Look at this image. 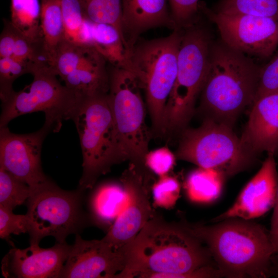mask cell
<instances>
[{"label": "cell", "instance_id": "cell-31", "mask_svg": "<svg viewBox=\"0 0 278 278\" xmlns=\"http://www.w3.org/2000/svg\"><path fill=\"white\" fill-rule=\"evenodd\" d=\"M168 1L174 29H183L199 20V0Z\"/></svg>", "mask_w": 278, "mask_h": 278}, {"label": "cell", "instance_id": "cell-32", "mask_svg": "<svg viewBox=\"0 0 278 278\" xmlns=\"http://www.w3.org/2000/svg\"><path fill=\"white\" fill-rule=\"evenodd\" d=\"M180 186L178 181L167 175L160 177L152 186L154 202L160 206H173L179 196Z\"/></svg>", "mask_w": 278, "mask_h": 278}, {"label": "cell", "instance_id": "cell-33", "mask_svg": "<svg viewBox=\"0 0 278 278\" xmlns=\"http://www.w3.org/2000/svg\"><path fill=\"white\" fill-rule=\"evenodd\" d=\"M29 228V221L26 214H15L13 210L0 206L1 239L9 241L11 234L20 235L28 233Z\"/></svg>", "mask_w": 278, "mask_h": 278}, {"label": "cell", "instance_id": "cell-5", "mask_svg": "<svg viewBox=\"0 0 278 278\" xmlns=\"http://www.w3.org/2000/svg\"><path fill=\"white\" fill-rule=\"evenodd\" d=\"M79 135L83 162L79 188L92 189L112 166L129 160L118 136L108 94L84 98L72 119Z\"/></svg>", "mask_w": 278, "mask_h": 278}, {"label": "cell", "instance_id": "cell-3", "mask_svg": "<svg viewBox=\"0 0 278 278\" xmlns=\"http://www.w3.org/2000/svg\"><path fill=\"white\" fill-rule=\"evenodd\" d=\"M261 67L221 40L213 42L200 108L208 118L232 126L237 116L253 105Z\"/></svg>", "mask_w": 278, "mask_h": 278}, {"label": "cell", "instance_id": "cell-29", "mask_svg": "<svg viewBox=\"0 0 278 278\" xmlns=\"http://www.w3.org/2000/svg\"><path fill=\"white\" fill-rule=\"evenodd\" d=\"M32 192L28 184L0 168V206L13 210L27 201Z\"/></svg>", "mask_w": 278, "mask_h": 278}, {"label": "cell", "instance_id": "cell-28", "mask_svg": "<svg viewBox=\"0 0 278 278\" xmlns=\"http://www.w3.org/2000/svg\"><path fill=\"white\" fill-rule=\"evenodd\" d=\"M213 10L269 18L278 21V0H219Z\"/></svg>", "mask_w": 278, "mask_h": 278}, {"label": "cell", "instance_id": "cell-14", "mask_svg": "<svg viewBox=\"0 0 278 278\" xmlns=\"http://www.w3.org/2000/svg\"><path fill=\"white\" fill-rule=\"evenodd\" d=\"M59 277H116L124 268L122 248L115 249L103 238L83 239L78 233Z\"/></svg>", "mask_w": 278, "mask_h": 278}, {"label": "cell", "instance_id": "cell-26", "mask_svg": "<svg viewBox=\"0 0 278 278\" xmlns=\"http://www.w3.org/2000/svg\"><path fill=\"white\" fill-rule=\"evenodd\" d=\"M87 20L115 27L129 47L122 26L121 0H80Z\"/></svg>", "mask_w": 278, "mask_h": 278}, {"label": "cell", "instance_id": "cell-21", "mask_svg": "<svg viewBox=\"0 0 278 278\" xmlns=\"http://www.w3.org/2000/svg\"><path fill=\"white\" fill-rule=\"evenodd\" d=\"M88 29L90 44L113 66L124 68L129 49L118 30L110 25L89 20Z\"/></svg>", "mask_w": 278, "mask_h": 278}, {"label": "cell", "instance_id": "cell-18", "mask_svg": "<svg viewBox=\"0 0 278 278\" xmlns=\"http://www.w3.org/2000/svg\"><path fill=\"white\" fill-rule=\"evenodd\" d=\"M167 0H121L122 26L129 51L141 34L158 27L174 29Z\"/></svg>", "mask_w": 278, "mask_h": 278}, {"label": "cell", "instance_id": "cell-1", "mask_svg": "<svg viewBox=\"0 0 278 278\" xmlns=\"http://www.w3.org/2000/svg\"><path fill=\"white\" fill-rule=\"evenodd\" d=\"M124 269L116 277H219L211 253L182 223L153 216L122 248Z\"/></svg>", "mask_w": 278, "mask_h": 278}, {"label": "cell", "instance_id": "cell-35", "mask_svg": "<svg viewBox=\"0 0 278 278\" xmlns=\"http://www.w3.org/2000/svg\"><path fill=\"white\" fill-rule=\"evenodd\" d=\"M277 91H278V52L265 65L261 67L254 101L262 96Z\"/></svg>", "mask_w": 278, "mask_h": 278}, {"label": "cell", "instance_id": "cell-30", "mask_svg": "<svg viewBox=\"0 0 278 278\" xmlns=\"http://www.w3.org/2000/svg\"><path fill=\"white\" fill-rule=\"evenodd\" d=\"M33 69L29 64L13 58H0V98L2 103L6 102L15 92L14 81L21 76L30 73Z\"/></svg>", "mask_w": 278, "mask_h": 278}, {"label": "cell", "instance_id": "cell-4", "mask_svg": "<svg viewBox=\"0 0 278 278\" xmlns=\"http://www.w3.org/2000/svg\"><path fill=\"white\" fill-rule=\"evenodd\" d=\"M182 29L168 36L137 41L128 54L124 68L130 72L145 92L152 134H166L165 109L177 74Z\"/></svg>", "mask_w": 278, "mask_h": 278}, {"label": "cell", "instance_id": "cell-2", "mask_svg": "<svg viewBox=\"0 0 278 278\" xmlns=\"http://www.w3.org/2000/svg\"><path fill=\"white\" fill-rule=\"evenodd\" d=\"M182 223L205 244L222 277L271 276L275 250L269 231L262 225L238 218L208 225Z\"/></svg>", "mask_w": 278, "mask_h": 278}, {"label": "cell", "instance_id": "cell-15", "mask_svg": "<svg viewBox=\"0 0 278 278\" xmlns=\"http://www.w3.org/2000/svg\"><path fill=\"white\" fill-rule=\"evenodd\" d=\"M71 248L66 242H56L48 248L39 244L13 248L2 260V274L6 278H59Z\"/></svg>", "mask_w": 278, "mask_h": 278}, {"label": "cell", "instance_id": "cell-23", "mask_svg": "<svg viewBox=\"0 0 278 278\" xmlns=\"http://www.w3.org/2000/svg\"><path fill=\"white\" fill-rule=\"evenodd\" d=\"M40 26L44 49L51 66L56 50L65 39L60 0H41Z\"/></svg>", "mask_w": 278, "mask_h": 278}, {"label": "cell", "instance_id": "cell-6", "mask_svg": "<svg viewBox=\"0 0 278 278\" xmlns=\"http://www.w3.org/2000/svg\"><path fill=\"white\" fill-rule=\"evenodd\" d=\"M182 29L177 77L165 109L166 134L185 128L195 111L210 64L213 43L210 31L199 20Z\"/></svg>", "mask_w": 278, "mask_h": 278}, {"label": "cell", "instance_id": "cell-22", "mask_svg": "<svg viewBox=\"0 0 278 278\" xmlns=\"http://www.w3.org/2000/svg\"><path fill=\"white\" fill-rule=\"evenodd\" d=\"M106 64L104 61L76 70L63 80L64 84L82 98L107 94L110 76Z\"/></svg>", "mask_w": 278, "mask_h": 278}, {"label": "cell", "instance_id": "cell-10", "mask_svg": "<svg viewBox=\"0 0 278 278\" xmlns=\"http://www.w3.org/2000/svg\"><path fill=\"white\" fill-rule=\"evenodd\" d=\"M109 76L108 99L118 136L130 164L146 168L152 132L146 123L142 89L134 75L124 68L113 66Z\"/></svg>", "mask_w": 278, "mask_h": 278}, {"label": "cell", "instance_id": "cell-27", "mask_svg": "<svg viewBox=\"0 0 278 278\" xmlns=\"http://www.w3.org/2000/svg\"><path fill=\"white\" fill-rule=\"evenodd\" d=\"M65 39L80 45H90L88 20L80 0H60Z\"/></svg>", "mask_w": 278, "mask_h": 278}, {"label": "cell", "instance_id": "cell-39", "mask_svg": "<svg viewBox=\"0 0 278 278\" xmlns=\"http://www.w3.org/2000/svg\"><path fill=\"white\" fill-rule=\"evenodd\" d=\"M273 245L274 246V248L275 250V254L276 253L278 254V236L273 242Z\"/></svg>", "mask_w": 278, "mask_h": 278}, {"label": "cell", "instance_id": "cell-16", "mask_svg": "<svg viewBox=\"0 0 278 278\" xmlns=\"http://www.w3.org/2000/svg\"><path fill=\"white\" fill-rule=\"evenodd\" d=\"M278 184L276 164L273 155H268L260 169L241 190L234 204L215 218L218 222L238 218L259 217L273 207Z\"/></svg>", "mask_w": 278, "mask_h": 278}, {"label": "cell", "instance_id": "cell-9", "mask_svg": "<svg viewBox=\"0 0 278 278\" xmlns=\"http://www.w3.org/2000/svg\"><path fill=\"white\" fill-rule=\"evenodd\" d=\"M32 82L2 105L0 128L12 119L36 112L45 114L44 124L50 132L60 131L64 120L73 119L82 98L62 84L50 67H43L33 73Z\"/></svg>", "mask_w": 278, "mask_h": 278}, {"label": "cell", "instance_id": "cell-12", "mask_svg": "<svg viewBox=\"0 0 278 278\" xmlns=\"http://www.w3.org/2000/svg\"><path fill=\"white\" fill-rule=\"evenodd\" d=\"M147 173V169L130 164L123 175L121 183L126 194V206L103 238L116 250L131 242L153 216Z\"/></svg>", "mask_w": 278, "mask_h": 278}, {"label": "cell", "instance_id": "cell-7", "mask_svg": "<svg viewBox=\"0 0 278 278\" xmlns=\"http://www.w3.org/2000/svg\"><path fill=\"white\" fill-rule=\"evenodd\" d=\"M182 131L176 158L223 177L246 169L255 159L227 124L206 118L200 126Z\"/></svg>", "mask_w": 278, "mask_h": 278}, {"label": "cell", "instance_id": "cell-24", "mask_svg": "<svg viewBox=\"0 0 278 278\" xmlns=\"http://www.w3.org/2000/svg\"><path fill=\"white\" fill-rule=\"evenodd\" d=\"M41 10L39 0H11L10 22L27 39L36 43L42 42Z\"/></svg>", "mask_w": 278, "mask_h": 278}, {"label": "cell", "instance_id": "cell-8", "mask_svg": "<svg viewBox=\"0 0 278 278\" xmlns=\"http://www.w3.org/2000/svg\"><path fill=\"white\" fill-rule=\"evenodd\" d=\"M84 190H66L51 180L34 190L27 201L30 245L39 244L46 236L66 242L91 222L83 208Z\"/></svg>", "mask_w": 278, "mask_h": 278}, {"label": "cell", "instance_id": "cell-34", "mask_svg": "<svg viewBox=\"0 0 278 278\" xmlns=\"http://www.w3.org/2000/svg\"><path fill=\"white\" fill-rule=\"evenodd\" d=\"M176 157L167 148L162 147L148 151L145 158L148 169L159 177L167 175L173 167Z\"/></svg>", "mask_w": 278, "mask_h": 278}, {"label": "cell", "instance_id": "cell-20", "mask_svg": "<svg viewBox=\"0 0 278 278\" xmlns=\"http://www.w3.org/2000/svg\"><path fill=\"white\" fill-rule=\"evenodd\" d=\"M104 61L107 60L93 46L78 44L64 39L56 50L52 68L63 80L76 70Z\"/></svg>", "mask_w": 278, "mask_h": 278}, {"label": "cell", "instance_id": "cell-13", "mask_svg": "<svg viewBox=\"0 0 278 278\" xmlns=\"http://www.w3.org/2000/svg\"><path fill=\"white\" fill-rule=\"evenodd\" d=\"M50 132L45 126L28 134H15L7 127L0 128V168L36 190L50 180L44 174L41 161L43 141Z\"/></svg>", "mask_w": 278, "mask_h": 278}, {"label": "cell", "instance_id": "cell-17", "mask_svg": "<svg viewBox=\"0 0 278 278\" xmlns=\"http://www.w3.org/2000/svg\"><path fill=\"white\" fill-rule=\"evenodd\" d=\"M240 138L254 158L264 152L274 156L278 153V91L254 101Z\"/></svg>", "mask_w": 278, "mask_h": 278}, {"label": "cell", "instance_id": "cell-11", "mask_svg": "<svg viewBox=\"0 0 278 278\" xmlns=\"http://www.w3.org/2000/svg\"><path fill=\"white\" fill-rule=\"evenodd\" d=\"M200 10L218 28L221 41L249 57L267 59L278 46V21L244 14H225L200 2Z\"/></svg>", "mask_w": 278, "mask_h": 278}, {"label": "cell", "instance_id": "cell-40", "mask_svg": "<svg viewBox=\"0 0 278 278\" xmlns=\"http://www.w3.org/2000/svg\"><path fill=\"white\" fill-rule=\"evenodd\" d=\"M274 276H276V277H278V273L276 274Z\"/></svg>", "mask_w": 278, "mask_h": 278}, {"label": "cell", "instance_id": "cell-37", "mask_svg": "<svg viewBox=\"0 0 278 278\" xmlns=\"http://www.w3.org/2000/svg\"><path fill=\"white\" fill-rule=\"evenodd\" d=\"M273 211L271 217L270 236L272 243L278 236V184L275 197V200L273 206Z\"/></svg>", "mask_w": 278, "mask_h": 278}, {"label": "cell", "instance_id": "cell-25", "mask_svg": "<svg viewBox=\"0 0 278 278\" xmlns=\"http://www.w3.org/2000/svg\"><path fill=\"white\" fill-rule=\"evenodd\" d=\"M223 177L218 172L200 168L188 176L185 187L189 198L195 201L211 202L219 196Z\"/></svg>", "mask_w": 278, "mask_h": 278}, {"label": "cell", "instance_id": "cell-19", "mask_svg": "<svg viewBox=\"0 0 278 278\" xmlns=\"http://www.w3.org/2000/svg\"><path fill=\"white\" fill-rule=\"evenodd\" d=\"M124 187L114 183L98 186L89 200V216L91 222L101 228L111 227L126 203Z\"/></svg>", "mask_w": 278, "mask_h": 278}, {"label": "cell", "instance_id": "cell-38", "mask_svg": "<svg viewBox=\"0 0 278 278\" xmlns=\"http://www.w3.org/2000/svg\"><path fill=\"white\" fill-rule=\"evenodd\" d=\"M278 273V254H274L272 259L271 276Z\"/></svg>", "mask_w": 278, "mask_h": 278}, {"label": "cell", "instance_id": "cell-36", "mask_svg": "<svg viewBox=\"0 0 278 278\" xmlns=\"http://www.w3.org/2000/svg\"><path fill=\"white\" fill-rule=\"evenodd\" d=\"M17 34L10 22L6 21L0 37V58L12 57Z\"/></svg>", "mask_w": 278, "mask_h": 278}]
</instances>
